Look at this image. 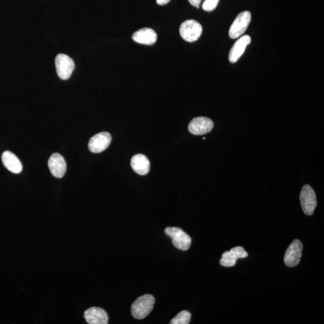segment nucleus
<instances>
[{"instance_id": "a211bd4d", "label": "nucleus", "mask_w": 324, "mask_h": 324, "mask_svg": "<svg viewBox=\"0 0 324 324\" xmlns=\"http://www.w3.org/2000/svg\"><path fill=\"white\" fill-rule=\"evenodd\" d=\"M219 0H206L203 3L202 9L207 12H212L218 6Z\"/></svg>"}, {"instance_id": "2eb2a0df", "label": "nucleus", "mask_w": 324, "mask_h": 324, "mask_svg": "<svg viewBox=\"0 0 324 324\" xmlns=\"http://www.w3.org/2000/svg\"><path fill=\"white\" fill-rule=\"evenodd\" d=\"M2 161L5 167L12 173L19 174L22 170V165L16 155L9 151H6L2 154Z\"/></svg>"}, {"instance_id": "20e7f679", "label": "nucleus", "mask_w": 324, "mask_h": 324, "mask_svg": "<svg viewBox=\"0 0 324 324\" xmlns=\"http://www.w3.org/2000/svg\"><path fill=\"white\" fill-rule=\"evenodd\" d=\"M251 21V14L250 12L245 11L240 13L236 16L234 22L230 27L229 37L234 39V38L241 36L247 30Z\"/></svg>"}, {"instance_id": "39448f33", "label": "nucleus", "mask_w": 324, "mask_h": 324, "mask_svg": "<svg viewBox=\"0 0 324 324\" xmlns=\"http://www.w3.org/2000/svg\"><path fill=\"white\" fill-rule=\"evenodd\" d=\"M301 208L308 216H312L317 206L316 196L313 189L309 185H304L300 193Z\"/></svg>"}, {"instance_id": "aec40b11", "label": "nucleus", "mask_w": 324, "mask_h": 324, "mask_svg": "<svg viewBox=\"0 0 324 324\" xmlns=\"http://www.w3.org/2000/svg\"><path fill=\"white\" fill-rule=\"evenodd\" d=\"M171 0H157V3L158 5L163 6L168 4Z\"/></svg>"}, {"instance_id": "4468645a", "label": "nucleus", "mask_w": 324, "mask_h": 324, "mask_svg": "<svg viewBox=\"0 0 324 324\" xmlns=\"http://www.w3.org/2000/svg\"><path fill=\"white\" fill-rule=\"evenodd\" d=\"M132 38L138 44L151 45L156 42L157 35L153 29L144 28L136 31L133 34Z\"/></svg>"}, {"instance_id": "0eeeda50", "label": "nucleus", "mask_w": 324, "mask_h": 324, "mask_svg": "<svg viewBox=\"0 0 324 324\" xmlns=\"http://www.w3.org/2000/svg\"><path fill=\"white\" fill-rule=\"evenodd\" d=\"M303 246L299 239H295L287 249L285 253L284 261L285 264L289 267L297 266L300 263L302 257Z\"/></svg>"}, {"instance_id": "f3484780", "label": "nucleus", "mask_w": 324, "mask_h": 324, "mask_svg": "<svg viewBox=\"0 0 324 324\" xmlns=\"http://www.w3.org/2000/svg\"><path fill=\"white\" fill-rule=\"evenodd\" d=\"M191 314L186 310L181 311L178 315L171 320L172 324H188L190 323Z\"/></svg>"}, {"instance_id": "f8f14e48", "label": "nucleus", "mask_w": 324, "mask_h": 324, "mask_svg": "<svg viewBox=\"0 0 324 324\" xmlns=\"http://www.w3.org/2000/svg\"><path fill=\"white\" fill-rule=\"evenodd\" d=\"M251 43V37L249 35L241 36L235 42L230 50L229 60L231 63H235L244 54L246 48Z\"/></svg>"}, {"instance_id": "dca6fc26", "label": "nucleus", "mask_w": 324, "mask_h": 324, "mask_svg": "<svg viewBox=\"0 0 324 324\" xmlns=\"http://www.w3.org/2000/svg\"><path fill=\"white\" fill-rule=\"evenodd\" d=\"M131 167L136 173L145 176L150 171V163L145 155L138 154L132 158Z\"/></svg>"}, {"instance_id": "423d86ee", "label": "nucleus", "mask_w": 324, "mask_h": 324, "mask_svg": "<svg viewBox=\"0 0 324 324\" xmlns=\"http://www.w3.org/2000/svg\"><path fill=\"white\" fill-rule=\"evenodd\" d=\"M57 73L61 79L70 78L75 68L73 60L67 55L58 54L55 60Z\"/></svg>"}, {"instance_id": "9d476101", "label": "nucleus", "mask_w": 324, "mask_h": 324, "mask_svg": "<svg viewBox=\"0 0 324 324\" xmlns=\"http://www.w3.org/2000/svg\"><path fill=\"white\" fill-rule=\"evenodd\" d=\"M248 256V253L244 248L237 246L229 252L223 253L220 263L223 267H231L234 266L237 259L246 258Z\"/></svg>"}, {"instance_id": "1a4fd4ad", "label": "nucleus", "mask_w": 324, "mask_h": 324, "mask_svg": "<svg viewBox=\"0 0 324 324\" xmlns=\"http://www.w3.org/2000/svg\"><path fill=\"white\" fill-rule=\"evenodd\" d=\"M214 124L212 119L200 116L192 119L189 125V131L193 135H202L212 131Z\"/></svg>"}, {"instance_id": "6e6552de", "label": "nucleus", "mask_w": 324, "mask_h": 324, "mask_svg": "<svg viewBox=\"0 0 324 324\" xmlns=\"http://www.w3.org/2000/svg\"><path fill=\"white\" fill-rule=\"evenodd\" d=\"M111 135L108 132H101L91 138L89 143V150L94 153H102L106 150L111 144Z\"/></svg>"}, {"instance_id": "7ed1b4c3", "label": "nucleus", "mask_w": 324, "mask_h": 324, "mask_svg": "<svg viewBox=\"0 0 324 324\" xmlns=\"http://www.w3.org/2000/svg\"><path fill=\"white\" fill-rule=\"evenodd\" d=\"M173 240L175 247L181 251H187L192 244V239L182 229L176 227H168L165 231Z\"/></svg>"}, {"instance_id": "f03ea898", "label": "nucleus", "mask_w": 324, "mask_h": 324, "mask_svg": "<svg viewBox=\"0 0 324 324\" xmlns=\"http://www.w3.org/2000/svg\"><path fill=\"white\" fill-rule=\"evenodd\" d=\"M202 27L199 22L190 19L181 25L180 33L184 40L189 42L197 41L201 35Z\"/></svg>"}, {"instance_id": "f257e3e1", "label": "nucleus", "mask_w": 324, "mask_h": 324, "mask_svg": "<svg viewBox=\"0 0 324 324\" xmlns=\"http://www.w3.org/2000/svg\"><path fill=\"white\" fill-rule=\"evenodd\" d=\"M154 303V298L151 295L145 294L139 297L132 304V316L137 319L145 318L153 309Z\"/></svg>"}, {"instance_id": "ddd939ff", "label": "nucleus", "mask_w": 324, "mask_h": 324, "mask_svg": "<svg viewBox=\"0 0 324 324\" xmlns=\"http://www.w3.org/2000/svg\"><path fill=\"white\" fill-rule=\"evenodd\" d=\"M84 317L89 324H106L108 323V316L101 308L93 307L84 313Z\"/></svg>"}, {"instance_id": "9b49d317", "label": "nucleus", "mask_w": 324, "mask_h": 324, "mask_svg": "<svg viewBox=\"0 0 324 324\" xmlns=\"http://www.w3.org/2000/svg\"><path fill=\"white\" fill-rule=\"evenodd\" d=\"M48 167L51 173L55 177L62 178L66 174V162L60 154L54 153L51 155L48 160Z\"/></svg>"}, {"instance_id": "6ab92c4d", "label": "nucleus", "mask_w": 324, "mask_h": 324, "mask_svg": "<svg viewBox=\"0 0 324 324\" xmlns=\"http://www.w3.org/2000/svg\"><path fill=\"white\" fill-rule=\"evenodd\" d=\"M189 3L191 5L194 6L197 8H199V5L200 3H201L202 0H189Z\"/></svg>"}]
</instances>
